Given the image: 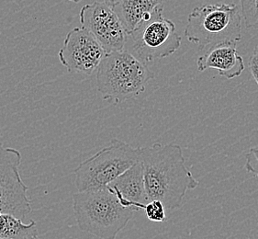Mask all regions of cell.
<instances>
[{
  "instance_id": "1",
  "label": "cell",
  "mask_w": 258,
  "mask_h": 239,
  "mask_svg": "<svg viewBox=\"0 0 258 239\" xmlns=\"http://www.w3.org/2000/svg\"><path fill=\"white\" fill-rule=\"evenodd\" d=\"M145 190L149 201L157 200L165 210L180 208L187 191L195 190L200 182L193 177L180 146L155 143L140 148Z\"/></svg>"
},
{
  "instance_id": "2",
  "label": "cell",
  "mask_w": 258,
  "mask_h": 239,
  "mask_svg": "<svg viewBox=\"0 0 258 239\" xmlns=\"http://www.w3.org/2000/svg\"><path fill=\"white\" fill-rule=\"evenodd\" d=\"M72 200L79 229L100 239H116L137 213L125 206L108 187L78 192Z\"/></svg>"
},
{
  "instance_id": "3",
  "label": "cell",
  "mask_w": 258,
  "mask_h": 239,
  "mask_svg": "<svg viewBox=\"0 0 258 239\" xmlns=\"http://www.w3.org/2000/svg\"><path fill=\"white\" fill-rule=\"evenodd\" d=\"M97 70L98 91L114 104L138 97L155 78L146 64L128 50L106 53Z\"/></svg>"
},
{
  "instance_id": "4",
  "label": "cell",
  "mask_w": 258,
  "mask_h": 239,
  "mask_svg": "<svg viewBox=\"0 0 258 239\" xmlns=\"http://www.w3.org/2000/svg\"><path fill=\"white\" fill-rule=\"evenodd\" d=\"M185 36L202 50L208 45L242 40V15L239 7L212 4L197 7L187 18Z\"/></svg>"
},
{
  "instance_id": "5",
  "label": "cell",
  "mask_w": 258,
  "mask_h": 239,
  "mask_svg": "<svg viewBox=\"0 0 258 239\" xmlns=\"http://www.w3.org/2000/svg\"><path fill=\"white\" fill-rule=\"evenodd\" d=\"M140 160V147L134 148L114 138L109 145L79 164L75 170L78 192L107 187Z\"/></svg>"
},
{
  "instance_id": "6",
  "label": "cell",
  "mask_w": 258,
  "mask_h": 239,
  "mask_svg": "<svg viewBox=\"0 0 258 239\" xmlns=\"http://www.w3.org/2000/svg\"><path fill=\"white\" fill-rule=\"evenodd\" d=\"M132 43V53L142 62L167 57L176 52L181 45L180 35L176 25L164 17V5L153 11L149 20L135 29L128 39Z\"/></svg>"
},
{
  "instance_id": "7",
  "label": "cell",
  "mask_w": 258,
  "mask_h": 239,
  "mask_svg": "<svg viewBox=\"0 0 258 239\" xmlns=\"http://www.w3.org/2000/svg\"><path fill=\"white\" fill-rule=\"evenodd\" d=\"M21 163L20 151L0 143V213L24 219L32 209L28 187L20 174Z\"/></svg>"
},
{
  "instance_id": "8",
  "label": "cell",
  "mask_w": 258,
  "mask_h": 239,
  "mask_svg": "<svg viewBox=\"0 0 258 239\" xmlns=\"http://www.w3.org/2000/svg\"><path fill=\"white\" fill-rule=\"evenodd\" d=\"M79 21L82 28L98 40L106 53L124 50L128 35L112 7L102 1L84 6Z\"/></svg>"
},
{
  "instance_id": "9",
  "label": "cell",
  "mask_w": 258,
  "mask_h": 239,
  "mask_svg": "<svg viewBox=\"0 0 258 239\" xmlns=\"http://www.w3.org/2000/svg\"><path fill=\"white\" fill-rule=\"evenodd\" d=\"M105 54L98 40L81 27L68 32L58 56L69 73L91 75L98 69Z\"/></svg>"
},
{
  "instance_id": "10",
  "label": "cell",
  "mask_w": 258,
  "mask_h": 239,
  "mask_svg": "<svg viewBox=\"0 0 258 239\" xmlns=\"http://www.w3.org/2000/svg\"><path fill=\"white\" fill-rule=\"evenodd\" d=\"M237 42H225L210 47L205 54L198 59V71L216 69L227 79L240 77L244 70L243 59L237 52Z\"/></svg>"
},
{
  "instance_id": "11",
  "label": "cell",
  "mask_w": 258,
  "mask_h": 239,
  "mask_svg": "<svg viewBox=\"0 0 258 239\" xmlns=\"http://www.w3.org/2000/svg\"><path fill=\"white\" fill-rule=\"evenodd\" d=\"M107 187L113 192L125 206L139 212L145 209L149 199L145 190L144 170L141 161L111 182Z\"/></svg>"
},
{
  "instance_id": "12",
  "label": "cell",
  "mask_w": 258,
  "mask_h": 239,
  "mask_svg": "<svg viewBox=\"0 0 258 239\" xmlns=\"http://www.w3.org/2000/svg\"><path fill=\"white\" fill-rule=\"evenodd\" d=\"M164 0H121L113 10L119 17L127 35H130L144 21L149 20L153 11Z\"/></svg>"
},
{
  "instance_id": "13",
  "label": "cell",
  "mask_w": 258,
  "mask_h": 239,
  "mask_svg": "<svg viewBox=\"0 0 258 239\" xmlns=\"http://www.w3.org/2000/svg\"><path fill=\"white\" fill-rule=\"evenodd\" d=\"M36 234H39L35 221L24 224L22 219L0 213V239H26Z\"/></svg>"
},
{
  "instance_id": "14",
  "label": "cell",
  "mask_w": 258,
  "mask_h": 239,
  "mask_svg": "<svg viewBox=\"0 0 258 239\" xmlns=\"http://www.w3.org/2000/svg\"><path fill=\"white\" fill-rule=\"evenodd\" d=\"M241 11L246 29L258 31V0H240Z\"/></svg>"
},
{
  "instance_id": "15",
  "label": "cell",
  "mask_w": 258,
  "mask_h": 239,
  "mask_svg": "<svg viewBox=\"0 0 258 239\" xmlns=\"http://www.w3.org/2000/svg\"><path fill=\"white\" fill-rule=\"evenodd\" d=\"M145 215L148 220L155 223H164L167 221L164 204L160 201L153 200L145 204Z\"/></svg>"
},
{
  "instance_id": "16",
  "label": "cell",
  "mask_w": 258,
  "mask_h": 239,
  "mask_svg": "<svg viewBox=\"0 0 258 239\" xmlns=\"http://www.w3.org/2000/svg\"><path fill=\"white\" fill-rule=\"evenodd\" d=\"M244 168L258 180V147H252L246 154Z\"/></svg>"
},
{
  "instance_id": "17",
  "label": "cell",
  "mask_w": 258,
  "mask_h": 239,
  "mask_svg": "<svg viewBox=\"0 0 258 239\" xmlns=\"http://www.w3.org/2000/svg\"><path fill=\"white\" fill-rule=\"evenodd\" d=\"M249 70L258 86V46L253 49V53L249 59Z\"/></svg>"
},
{
  "instance_id": "18",
  "label": "cell",
  "mask_w": 258,
  "mask_h": 239,
  "mask_svg": "<svg viewBox=\"0 0 258 239\" xmlns=\"http://www.w3.org/2000/svg\"><path fill=\"white\" fill-rule=\"evenodd\" d=\"M100 1H102L104 3H106V4H108V5L113 8L114 6L117 5L119 1H121V0H100Z\"/></svg>"
},
{
  "instance_id": "19",
  "label": "cell",
  "mask_w": 258,
  "mask_h": 239,
  "mask_svg": "<svg viewBox=\"0 0 258 239\" xmlns=\"http://www.w3.org/2000/svg\"><path fill=\"white\" fill-rule=\"evenodd\" d=\"M26 239H42L39 236V234H36V235H33V236H31V237H29V238Z\"/></svg>"
},
{
  "instance_id": "20",
  "label": "cell",
  "mask_w": 258,
  "mask_h": 239,
  "mask_svg": "<svg viewBox=\"0 0 258 239\" xmlns=\"http://www.w3.org/2000/svg\"><path fill=\"white\" fill-rule=\"evenodd\" d=\"M68 1H71V2H74V3H79L82 0H68Z\"/></svg>"
}]
</instances>
